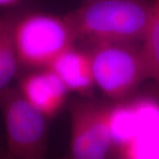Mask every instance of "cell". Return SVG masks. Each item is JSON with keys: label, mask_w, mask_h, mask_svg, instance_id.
I'll return each instance as SVG.
<instances>
[{"label": "cell", "mask_w": 159, "mask_h": 159, "mask_svg": "<svg viewBox=\"0 0 159 159\" xmlns=\"http://www.w3.org/2000/svg\"><path fill=\"white\" fill-rule=\"evenodd\" d=\"M153 12L149 0H85L65 15L76 37L87 45L142 43Z\"/></svg>", "instance_id": "1"}, {"label": "cell", "mask_w": 159, "mask_h": 159, "mask_svg": "<svg viewBox=\"0 0 159 159\" xmlns=\"http://www.w3.org/2000/svg\"><path fill=\"white\" fill-rule=\"evenodd\" d=\"M87 51L96 87L112 101L125 100L149 79L141 43H100Z\"/></svg>", "instance_id": "2"}, {"label": "cell", "mask_w": 159, "mask_h": 159, "mask_svg": "<svg viewBox=\"0 0 159 159\" xmlns=\"http://www.w3.org/2000/svg\"><path fill=\"white\" fill-rule=\"evenodd\" d=\"M13 38L20 67L33 70L48 67L77 42L65 15L43 12L28 13L16 19Z\"/></svg>", "instance_id": "3"}, {"label": "cell", "mask_w": 159, "mask_h": 159, "mask_svg": "<svg viewBox=\"0 0 159 159\" xmlns=\"http://www.w3.org/2000/svg\"><path fill=\"white\" fill-rule=\"evenodd\" d=\"M0 111L6 128V157L39 159L48 147L49 119L25 98L18 88L0 91Z\"/></svg>", "instance_id": "4"}, {"label": "cell", "mask_w": 159, "mask_h": 159, "mask_svg": "<svg viewBox=\"0 0 159 159\" xmlns=\"http://www.w3.org/2000/svg\"><path fill=\"white\" fill-rule=\"evenodd\" d=\"M113 115L111 106L91 98L71 106L69 156L74 159H104L113 154Z\"/></svg>", "instance_id": "5"}, {"label": "cell", "mask_w": 159, "mask_h": 159, "mask_svg": "<svg viewBox=\"0 0 159 159\" xmlns=\"http://www.w3.org/2000/svg\"><path fill=\"white\" fill-rule=\"evenodd\" d=\"M18 89L49 119L59 113L69 92L60 78L49 68L36 69L27 74L20 79Z\"/></svg>", "instance_id": "6"}, {"label": "cell", "mask_w": 159, "mask_h": 159, "mask_svg": "<svg viewBox=\"0 0 159 159\" xmlns=\"http://www.w3.org/2000/svg\"><path fill=\"white\" fill-rule=\"evenodd\" d=\"M46 68L57 74L69 92H74L84 98L93 96L96 83L87 51H80L73 46L63 51Z\"/></svg>", "instance_id": "7"}, {"label": "cell", "mask_w": 159, "mask_h": 159, "mask_svg": "<svg viewBox=\"0 0 159 159\" xmlns=\"http://www.w3.org/2000/svg\"><path fill=\"white\" fill-rule=\"evenodd\" d=\"M15 20L13 16H4L0 25V91L9 87L20 68L13 38Z\"/></svg>", "instance_id": "8"}, {"label": "cell", "mask_w": 159, "mask_h": 159, "mask_svg": "<svg viewBox=\"0 0 159 159\" xmlns=\"http://www.w3.org/2000/svg\"><path fill=\"white\" fill-rule=\"evenodd\" d=\"M148 77L159 85V0H153V12L142 42Z\"/></svg>", "instance_id": "9"}, {"label": "cell", "mask_w": 159, "mask_h": 159, "mask_svg": "<svg viewBox=\"0 0 159 159\" xmlns=\"http://www.w3.org/2000/svg\"><path fill=\"white\" fill-rule=\"evenodd\" d=\"M21 0H0V7H11L18 5Z\"/></svg>", "instance_id": "10"}, {"label": "cell", "mask_w": 159, "mask_h": 159, "mask_svg": "<svg viewBox=\"0 0 159 159\" xmlns=\"http://www.w3.org/2000/svg\"><path fill=\"white\" fill-rule=\"evenodd\" d=\"M3 157H6V151L0 147V158H3Z\"/></svg>", "instance_id": "11"}, {"label": "cell", "mask_w": 159, "mask_h": 159, "mask_svg": "<svg viewBox=\"0 0 159 159\" xmlns=\"http://www.w3.org/2000/svg\"><path fill=\"white\" fill-rule=\"evenodd\" d=\"M3 18H4V16H0V25H1V23L3 21Z\"/></svg>", "instance_id": "12"}]
</instances>
